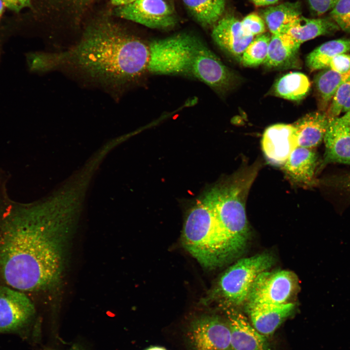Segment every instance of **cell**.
I'll use <instances>...</instances> for the list:
<instances>
[{
    "label": "cell",
    "mask_w": 350,
    "mask_h": 350,
    "mask_svg": "<svg viewBox=\"0 0 350 350\" xmlns=\"http://www.w3.org/2000/svg\"><path fill=\"white\" fill-rule=\"evenodd\" d=\"M148 43L105 17L91 20L73 47L58 52H32V71H59L112 96L147 71Z\"/></svg>",
    "instance_id": "obj_1"
},
{
    "label": "cell",
    "mask_w": 350,
    "mask_h": 350,
    "mask_svg": "<svg viewBox=\"0 0 350 350\" xmlns=\"http://www.w3.org/2000/svg\"><path fill=\"white\" fill-rule=\"evenodd\" d=\"M71 239L66 222L25 210L9 213L0 224V280L22 292L55 286Z\"/></svg>",
    "instance_id": "obj_2"
},
{
    "label": "cell",
    "mask_w": 350,
    "mask_h": 350,
    "mask_svg": "<svg viewBox=\"0 0 350 350\" xmlns=\"http://www.w3.org/2000/svg\"><path fill=\"white\" fill-rule=\"evenodd\" d=\"M147 72L197 79L218 92L232 86L234 76L220 58L197 36L179 33L148 43Z\"/></svg>",
    "instance_id": "obj_3"
},
{
    "label": "cell",
    "mask_w": 350,
    "mask_h": 350,
    "mask_svg": "<svg viewBox=\"0 0 350 350\" xmlns=\"http://www.w3.org/2000/svg\"><path fill=\"white\" fill-rule=\"evenodd\" d=\"M257 171V167L240 171L202 197L214 211L235 253L245 246L248 238L245 201Z\"/></svg>",
    "instance_id": "obj_4"
},
{
    "label": "cell",
    "mask_w": 350,
    "mask_h": 350,
    "mask_svg": "<svg viewBox=\"0 0 350 350\" xmlns=\"http://www.w3.org/2000/svg\"><path fill=\"white\" fill-rule=\"evenodd\" d=\"M182 241L186 249L207 268L221 264L235 253L214 211L203 198L187 212Z\"/></svg>",
    "instance_id": "obj_5"
},
{
    "label": "cell",
    "mask_w": 350,
    "mask_h": 350,
    "mask_svg": "<svg viewBox=\"0 0 350 350\" xmlns=\"http://www.w3.org/2000/svg\"><path fill=\"white\" fill-rule=\"evenodd\" d=\"M274 259L268 253L243 258L230 266L223 274L218 284L222 296L235 305L247 300L252 285L257 277L268 270Z\"/></svg>",
    "instance_id": "obj_6"
},
{
    "label": "cell",
    "mask_w": 350,
    "mask_h": 350,
    "mask_svg": "<svg viewBox=\"0 0 350 350\" xmlns=\"http://www.w3.org/2000/svg\"><path fill=\"white\" fill-rule=\"evenodd\" d=\"M186 335L190 350H234L228 321L217 315H204L195 319Z\"/></svg>",
    "instance_id": "obj_7"
},
{
    "label": "cell",
    "mask_w": 350,
    "mask_h": 350,
    "mask_svg": "<svg viewBox=\"0 0 350 350\" xmlns=\"http://www.w3.org/2000/svg\"><path fill=\"white\" fill-rule=\"evenodd\" d=\"M114 14L152 29L169 28L177 21L174 7L166 0H136L117 7Z\"/></svg>",
    "instance_id": "obj_8"
},
{
    "label": "cell",
    "mask_w": 350,
    "mask_h": 350,
    "mask_svg": "<svg viewBox=\"0 0 350 350\" xmlns=\"http://www.w3.org/2000/svg\"><path fill=\"white\" fill-rule=\"evenodd\" d=\"M294 284V277L288 271H263L255 280L247 299V303H287Z\"/></svg>",
    "instance_id": "obj_9"
},
{
    "label": "cell",
    "mask_w": 350,
    "mask_h": 350,
    "mask_svg": "<svg viewBox=\"0 0 350 350\" xmlns=\"http://www.w3.org/2000/svg\"><path fill=\"white\" fill-rule=\"evenodd\" d=\"M35 313L33 303L23 292L0 285V333L19 332Z\"/></svg>",
    "instance_id": "obj_10"
},
{
    "label": "cell",
    "mask_w": 350,
    "mask_h": 350,
    "mask_svg": "<svg viewBox=\"0 0 350 350\" xmlns=\"http://www.w3.org/2000/svg\"><path fill=\"white\" fill-rule=\"evenodd\" d=\"M262 147L267 159L275 165H283L298 147L296 130L293 124L279 123L264 131Z\"/></svg>",
    "instance_id": "obj_11"
},
{
    "label": "cell",
    "mask_w": 350,
    "mask_h": 350,
    "mask_svg": "<svg viewBox=\"0 0 350 350\" xmlns=\"http://www.w3.org/2000/svg\"><path fill=\"white\" fill-rule=\"evenodd\" d=\"M211 37L221 50L239 61L254 38L244 32L240 21L229 15L220 18L213 25Z\"/></svg>",
    "instance_id": "obj_12"
},
{
    "label": "cell",
    "mask_w": 350,
    "mask_h": 350,
    "mask_svg": "<svg viewBox=\"0 0 350 350\" xmlns=\"http://www.w3.org/2000/svg\"><path fill=\"white\" fill-rule=\"evenodd\" d=\"M234 350H273L267 337L258 332L247 318L233 309L226 310Z\"/></svg>",
    "instance_id": "obj_13"
},
{
    "label": "cell",
    "mask_w": 350,
    "mask_h": 350,
    "mask_svg": "<svg viewBox=\"0 0 350 350\" xmlns=\"http://www.w3.org/2000/svg\"><path fill=\"white\" fill-rule=\"evenodd\" d=\"M325 150L317 173L331 163L350 165V126L330 121L324 137Z\"/></svg>",
    "instance_id": "obj_14"
},
{
    "label": "cell",
    "mask_w": 350,
    "mask_h": 350,
    "mask_svg": "<svg viewBox=\"0 0 350 350\" xmlns=\"http://www.w3.org/2000/svg\"><path fill=\"white\" fill-rule=\"evenodd\" d=\"M319 164L314 148L297 147L283 164V170L293 182L312 186L318 183L315 175Z\"/></svg>",
    "instance_id": "obj_15"
},
{
    "label": "cell",
    "mask_w": 350,
    "mask_h": 350,
    "mask_svg": "<svg viewBox=\"0 0 350 350\" xmlns=\"http://www.w3.org/2000/svg\"><path fill=\"white\" fill-rule=\"evenodd\" d=\"M292 303L281 304H247L251 324L260 333L268 337L273 334L293 311Z\"/></svg>",
    "instance_id": "obj_16"
},
{
    "label": "cell",
    "mask_w": 350,
    "mask_h": 350,
    "mask_svg": "<svg viewBox=\"0 0 350 350\" xmlns=\"http://www.w3.org/2000/svg\"><path fill=\"white\" fill-rule=\"evenodd\" d=\"M330 121L325 112L309 113L293 125L295 127L298 147L314 148L324 139Z\"/></svg>",
    "instance_id": "obj_17"
},
{
    "label": "cell",
    "mask_w": 350,
    "mask_h": 350,
    "mask_svg": "<svg viewBox=\"0 0 350 350\" xmlns=\"http://www.w3.org/2000/svg\"><path fill=\"white\" fill-rule=\"evenodd\" d=\"M300 44L289 35H272L263 64L270 68L292 66L296 62Z\"/></svg>",
    "instance_id": "obj_18"
},
{
    "label": "cell",
    "mask_w": 350,
    "mask_h": 350,
    "mask_svg": "<svg viewBox=\"0 0 350 350\" xmlns=\"http://www.w3.org/2000/svg\"><path fill=\"white\" fill-rule=\"evenodd\" d=\"M339 30L330 17L309 18L301 16L292 24L285 34L301 44L320 35H332Z\"/></svg>",
    "instance_id": "obj_19"
},
{
    "label": "cell",
    "mask_w": 350,
    "mask_h": 350,
    "mask_svg": "<svg viewBox=\"0 0 350 350\" xmlns=\"http://www.w3.org/2000/svg\"><path fill=\"white\" fill-rule=\"evenodd\" d=\"M301 16L299 1L286 2L262 11V18L272 35L286 33L289 27Z\"/></svg>",
    "instance_id": "obj_20"
},
{
    "label": "cell",
    "mask_w": 350,
    "mask_h": 350,
    "mask_svg": "<svg viewBox=\"0 0 350 350\" xmlns=\"http://www.w3.org/2000/svg\"><path fill=\"white\" fill-rule=\"evenodd\" d=\"M311 83L308 77L300 72H291L280 78L274 86L275 94L281 98L299 101L308 93Z\"/></svg>",
    "instance_id": "obj_21"
},
{
    "label": "cell",
    "mask_w": 350,
    "mask_h": 350,
    "mask_svg": "<svg viewBox=\"0 0 350 350\" xmlns=\"http://www.w3.org/2000/svg\"><path fill=\"white\" fill-rule=\"evenodd\" d=\"M349 52H350V39L329 41L317 47L307 55L306 66L311 70L327 69L334 56Z\"/></svg>",
    "instance_id": "obj_22"
},
{
    "label": "cell",
    "mask_w": 350,
    "mask_h": 350,
    "mask_svg": "<svg viewBox=\"0 0 350 350\" xmlns=\"http://www.w3.org/2000/svg\"><path fill=\"white\" fill-rule=\"evenodd\" d=\"M196 21L205 27L214 25L225 9V0H183Z\"/></svg>",
    "instance_id": "obj_23"
},
{
    "label": "cell",
    "mask_w": 350,
    "mask_h": 350,
    "mask_svg": "<svg viewBox=\"0 0 350 350\" xmlns=\"http://www.w3.org/2000/svg\"><path fill=\"white\" fill-rule=\"evenodd\" d=\"M350 78V71L340 73L329 68L315 76V83L322 111L327 107L340 85Z\"/></svg>",
    "instance_id": "obj_24"
},
{
    "label": "cell",
    "mask_w": 350,
    "mask_h": 350,
    "mask_svg": "<svg viewBox=\"0 0 350 350\" xmlns=\"http://www.w3.org/2000/svg\"><path fill=\"white\" fill-rule=\"evenodd\" d=\"M271 36L267 33L254 38L241 56V64L245 67H253L263 63L267 57Z\"/></svg>",
    "instance_id": "obj_25"
},
{
    "label": "cell",
    "mask_w": 350,
    "mask_h": 350,
    "mask_svg": "<svg viewBox=\"0 0 350 350\" xmlns=\"http://www.w3.org/2000/svg\"><path fill=\"white\" fill-rule=\"evenodd\" d=\"M96 0H49L51 12L59 18L78 22L83 14Z\"/></svg>",
    "instance_id": "obj_26"
},
{
    "label": "cell",
    "mask_w": 350,
    "mask_h": 350,
    "mask_svg": "<svg viewBox=\"0 0 350 350\" xmlns=\"http://www.w3.org/2000/svg\"><path fill=\"white\" fill-rule=\"evenodd\" d=\"M350 95V78L342 83L334 94L326 113L330 121L337 118Z\"/></svg>",
    "instance_id": "obj_27"
},
{
    "label": "cell",
    "mask_w": 350,
    "mask_h": 350,
    "mask_svg": "<svg viewBox=\"0 0 350 350\" xmlns=\"http://www.w3.org/2000/svg\"><path fill=\"white\" fill-rule=\"evenodd\" d=\"M330 15L340 29L350 34V0H339Z\"/></svg>",
    "instance_id": "obj_28"
},
{
    "label": "cell",
    "mask_w": 350,
    "mask_h": 350,
    "mask_svg": "<svg viewBox=\"0 0 350 350\" xmlns=\"http://www.w3.org/2000/svg\"><path fill=\"white\" fill-rule=\"evenodd\" d=\"M318 183L350 196V172L329 175L319 180Z\"/></svg>",
    "instance_id": "obj_29"
},
{
    "label": "cell",
    "mask_w": 350,
    "mask_h": 350,
    "mask_svg": "<svg viewBox=\"0 0 350 350\" xmlns=\"http://www.w3.org/2000/svg\"><path fill=\"white\" fill-rule=\"evenodd\" d=\"M244 32L247 35H257L265 31V22L255 13H251L241 21Z\"/></svg>",
    "instance_id": "obj_30"
},
{
    "label": "cell",
    "mask_w": 350,
    "mask_h": 350,
    "mask_svg": "<svg viewBox=\"0 0 350 350\" xmlns=\"http://www.w3.org/2000/svg\"><path fill=\"white\" fill-rule=\"evenodd\" d=\"M329 69L340 73L350 71V54L342 53L334 56L331 60Z\"/></svg>",
    "instance_id": "obj_31"
},
{
    "label": "cell",
    "mask_w": 350,
    "mask_h": 350,
    "mask_svg": "<svg viewBox=\"0 0 350 350\" xmlns=\"http://www.w3.org/2000/svg\"><path fill=\"white\" fill-rule=\"evenodd\" d=\"M313 15L320 16L331 11L339 0H307Z\"/></svg>",
    "instance_id": "obj_32"
},
{
    "label": "cell",
    "mask_w": 350,
    "mask_h": 350,
    "mask_svg": "<svg viewBox=\"0 0 350 350\" xmlns=\"http://www.w3.org/2000/svg\"><path fill=\"white\" fill-rule=\"evenodd\" d=\"M33 0H2L5 7L15 12L30 7Z\"/></svg>",
    "instance_id": "obj_33"
},
{
    "label": "cell",
    "mask_w": 350,
    "mask_h": 350,
    "mask_svg": "<svg viewBox=\"0 0 350 350\" xmlns=\"http://www.w3.org/2000/svg\"><path fill=\"white\" fill-rule=\"evenodd\" d=\"M337 123L350 126V108L341 117H337L334 119Z\"/></svg>",
    "instance_id": "obj_34"
},
{
    "label": "cell",
    "mask_w": 350,
    "mask_h": 350,
    "mask_svg": "<svg viewBox=\"0 0 350 350\" xmlns=\"http://www.w3.org/2000/svg\"><path fill=\"white\" fill-rule=\"evenodd\" d=\"M256 6H264L277 3L279 0H250Z\"/></svg>",
    "instance_id": "obj_35"
},
{
    "label": "cell",
    "mask_w": 350,
    "mask_h": 350,
    "mask_svg": "<svg viewBox=\"0 0 350 350\" xmlns=\"http://www.w3.org/2000/svg\"><path fill=\"white\" fill-rule=\"evenodd\" d=\"M136 0H110L111 3L117 7L126 5Z\"/></svg>",
    "instance_id": "obj_36"
},
{
    "label": "cell",
    "mask_w": 350,
    "mask_h": 350,
    "mask_svg": "<svg viewBox=\"0 0 350 350\" xmlns=\"http://www.w3.org/2000/svg\"><path fill=\"white\" fill-rule=\"evenodd\" d=\"M44 350H53L51 349H45ZM68 350H84L81 346L78 345H73L71 348Z\"/></svg>",
    "instance_id": "obj_37"
},
{
    "label": "cell",
    "mask_w": 350,
    "mask_h": 350,
    "mask_svg": "<svg viewBox=\"0 0 350 350\" xmlns=\"http://www.w3.org/2000/svg\"><path fill=\"white\" fill-rule=\"evenodd\" d=\"M145 350H167L164 348L158 346L150 347Z\"/></svg>",
    "instance_id": "obj_38"
},
{
    "label": "cell",
    "mask_w": 350,
    "mask_h": 350,
    "mask_svg": "<svg viewBox=\"0 0 350 350\" xmlns=\"http://www.w3.org/2000/svg\"><path fill=\"white\" fill-rule=\"evenodd\" d=\"M5 7V6L2 0H0V19L2 15Z\"/></svg>",
    "instance_id": "obj_39"
}]
</instances>
